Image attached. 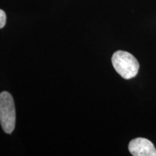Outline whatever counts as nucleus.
<instances>
[{
  "label": "nucleus",
  "mask_w": 156,
  "mask_h": 156,
  "mask_svg": "<svg viewBox=\"0 0 156 156\" xmlns=\"http://www.w3.org/2000/svg\"><path fill=\"white\" fill-rule=\"evenodd\" d=\"M6 20H7V16H6L5 12L2 9H0V29L5 27Z\"/></svg>",
  "instance_id": "4"
},
{
  "label": "nucleus",
  "mask_w": 156,
  "mask_h": 156,
  "mask_svg": "<svg viewBox=\"0 0 156 156\" xmlns=\"http://www.w3.org/2000/svg\"><path fill=\"white\" fill-rule=\"evenodd\" d=\"M129 151L134 156H156V149L152 142L146 138L138 137L129 144Z\"/></svg>",
  "instance_id": "3"
},
{
  "label": "nucleus",
  "mask_w": 156,
  "mask_h": 156,
  "mask_svg": "<svg viewBox=\"0 0 156 156\" xmlns=\"http://www.w3.org/2000/svg\"><path fill=\"white\" fill-rule=\"evenodd\" d=\"M15 107L10 93L3 91L0 93V123L4 132L11 134L15 126Z\"/></svg>",
  "instance_id": "2"
},
{
  "label": "nucleus",
  "mask_w": 156,
  "mask_h": 156,
  "mask_svg": "<svg viewBox=\"0 0 156 156\" xmlns=\"http://www.w3.org/2000/svg\"><path fill=\"white\" fill-rule=\"evenodd\" d=\"M115 70L126 80L132 79L137 75L140 64L136 58L129 52L117 51L112 58Z\"/></svg>",
  "instance_id": "1"
}]
</instances>
